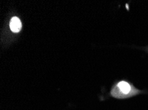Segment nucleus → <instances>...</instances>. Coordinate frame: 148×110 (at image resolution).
<instances>
[{
	"mask_svg": "<svg viewBox=\"0 0 148 110\" xmlns=\"http://www.w3.org/2000/svg\"><path fill=\"white\" fill-rule=\"evenodd\" d=\"M10 26L11 30L13 32H19L21 30L22 25H21V22L20 21L19 18L16 17H13L12 20L10 21Z\"/></svg>",
	"mask_w": 148,
	"mask_h": 110,
	"instance_id": "obj_2",
	"label": "nucleus"
},
{
	"mask_svg": "<svg viewBox=\"0 0 148 110\" xmlns=\"http://www.w3.org/2000/svg\"><path fill=\"white\" fill-rule=\"evenodd\" d=\"M132 92L136 93V90L133 91L131 85L125 81H121L118 83L117 86L112 90V95L115 98H125L130 96Z\"/></svg>",
	"mask_w": 148,
	"mask_h": 110,
	"instance_id": "obj_1",
	"label": "nucleus"
}]
</instances>
